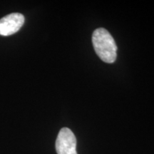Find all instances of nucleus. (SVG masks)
Listing matches in <instances>:
<instances>
[{
    "label": "nucleus",
    "instance_id": "3",
    "mask_svg": "<svg viewBox=\"0 0 154 154\" xmlns=\"http://www.w3.org/2000/svg\"><path fill=\"white\" fill-rule=\"evenodd\" d=\"M24 15L11 13L0 19V35L10 36L18 32L24 23Z\"/></svg>",
    "mask_w": 154,
    "mask_h": 154
},
{
    "label": "nucleus",
    "instance_id": "2",
    "mask_svg": "<svg viewBox=\"0 0 154 154\" xmlns=\"http://www.w3.org/2000/svg\"><path fill=\"white\" fill-rule=\"evenodd\" d=\"M57 154H77L76 138L72 130L63 128L59 132L56 140Z\"/></svg>",
    "mask_w": 154,
    "mask_h": 154
},
{
    "label": "nucleus",
    "instance_id": "1",
    "mask_svg": "<svg viewBox=\"0 0 154 154\" xmlns=\"http://www.w3.org/2000/svg\"><path fill=\"white\" fill-rule=\"evenodd\" d=\"M92 43L96 54L108 63L115 62L117 57V46L113 36L104 28L96 29L92 34Z\"/></svg>",
    "mask_w": 154,
    "mask_h": 154
}]
</instances>
